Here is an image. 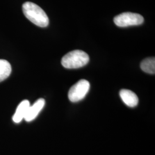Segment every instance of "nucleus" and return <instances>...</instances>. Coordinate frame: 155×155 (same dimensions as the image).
I'll list each match as a JSON object with an SVG mask.
<instances>
[{"label":"nucleus","instance_id":"nucleus-1","mask_svg":"<svg viewBox=\"0 0 155 155\" xmlns=\"http://www.w3.org/2000/svg\"><path fill=\"white\" fill-rule=\"evenodd\" d=\"M22 11L25 16L36 25L42 28L48 25V17L43 9L38 5L26 2L22 5Z\"/></svg>","mask_w":155,"mask_h":155},{"label":"nucleus","instance_id":"nucleus-2","mask_svg":"<svg viewBox=\"0 0 155 155\" xmlns=\"http://www.w3.org/2000/svg\"><path fill=\"white\" fill-rule=\"evenodd\" d=\"M90 58L87 53L81 50H74L64 56L61 59V64L66 68L75 69L86 66Z\"/></svg>","mask_w":155,"mask_h":155},{"label":"nucleus","instance_id":"nucleus-3","mask_svg":"<svg viewBox=\"0 0 155 155\" xmlns=\"http://www.w3.org/2000/svg\"><path fill=\"white\" fill-rule=\"evenodd\" d=\"M144 21V17L141 15L132 12H124L114 18V22L119 27L139 25Z\"/></svg>","mask_w":155,"mask_h":155},{"label":"nucleus","instance_id":"nucleus-4","mask_svg":"<svg viewBox=\"0 0 155 155\" xmlns=\"http://www.w3.org/2000/svg\"><path fill=\"white\" fill-rule=\"evenodd\" d=\"M89 82L85 79H81L70 88L68 94V98L72 102L80 101L85 97L89 92Z\"/></svg>","mask_w":155,"mask_h":155},{"label":"nucleus","instance_id":"nucleus-5","mask_svg":"<svg viewBox=\"0 0 155 155\" xmlns=\"http://www.w3.org/2000/svg\"><path fill=\"white\" fill-rule=\"evenodd\" d=\"M45 103V100L43 98H40L36 101L33 105H30L27 113L24 118V120L27 122H31L33 121L38 116L39 113L43 109Z\"/></svg>","mask_w":155,"mask_h":155},{"label":"nucleus","instance_id":"nucleus-6","mask_svg":"<svg viewBox=\"0 0 155 155\" xmlns=\"http://www.w3.org/2000/svg\"><path fill=\"white\" fill-rule=\"evenodd\" d=\"M120 95L123 102L129 107H135L139 103L137 95L129 90L122 89L120 92Z\"/></svg>","mask_w":155,"mask_h":155},{"label":"nucleus","instance_id":"nucleus-7","mask_svg":"<svg viewBox=\"0 0 155 155\" xmlns=\"http://www.w3.org/2000/svg\"><path fill=\"white\" fill-rule=\"evenodd\" d=\"M30 106V103L28 100H24L18 105L15 113L13 116V121L15 123H19L24 119L28 109Z\"/></svg>","mask_w":155,"mask_h":155},{"label":"nucleus","instance_id":"nucleus-8","mask_svg":"<svg viewBox=\"0 0 155 155\" xmlns=\"http://www.w3.org/2000/svg\"><path fill=\"white\" fill-rule=\"evenodd\" d=\"M12 72V67L9 61L0 59V82L9 77Z\"/></svg>","mask_w":155,"mask_h":155},{"label":"nucleus","instance_id":"nucleus-9","mask_svg":"<svg viewBox=\"0 0 155 155\" xmlns=\"http://www.w3.org/2000/svg\"><path fill=\"white\" fill-rule=\"evenodd\" d=\"M140 67L141 70L146 73L150 74H155V58H149L144 59L141 63Z\"/></svg>","mask_w":155,"mask_h":155}]
</instances>
